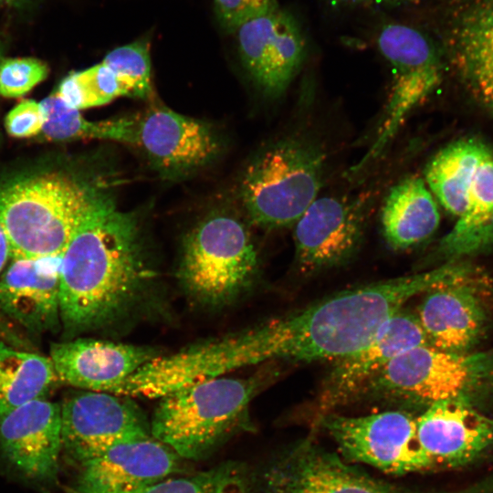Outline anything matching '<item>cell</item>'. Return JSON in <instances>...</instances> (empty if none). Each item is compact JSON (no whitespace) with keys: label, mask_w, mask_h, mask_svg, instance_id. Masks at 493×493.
<instances>
[{"label":"cell","mask_w":493,"mask_h":493,"mask_svg":"<svg viewBox=\"0 0 493 493\" xmlns=\"http://www.w3.org/2000/svg\"><path fill=\"white\" fill-rule=\"evenodd\" d=\"M58 381L50 357L0 341V418L28 402L46 398Z\"/></svg>","instance_id":"obj_25"},{"label":"cell","mask_w":493,"mask_h":493,"mask_svg":"<svg viewBox=\"0 0 493 493\" xmlns=\"http://www.w3.org/2000/svg\"><path fill=\"white\" fill-rule=\"evenodd\" d=\"M180 457L150 436L115 446L81 464L75 493H135L169 477Z\"/></svg>","instance_id":"obj_18"},{"label":"cell","mask_w":493,"mask_h":493,"mask_svg":"<svg viewBox=\"0 0 493 493\" xmlns=\"http://www.w3.org/2000/svg\"><path fill=\"white\" fill-rule=\"evenodd\" d=\"M325 159L320 146L302 139L284 140L259 154L240 185L250 219L267 228L295 225L317 198Z\"/></svg>","instance_id":"obj_6"},{"label":"cell","mask_w":493,"mask_h":493,"mask_svg":"<svg viewBox=\"0 0 493 493\" xmlns=\"http://www.w3.org/2000/svg\"><path fill=\"white\" fill-rule=\"evenodd\" d=\"M48 74L47 66L33 58L3 59L0 64V94L20 97L43 81Z\"/></svg>","instance_id":"obj_30"},{"label":"cell","mask_w":493,"mask_h":493,"mask_svg":"<svg viewBox=\"0 0 493 493\" xmlns=\"http://www.w3.org/2000/svg\"><path fill=\"white\" fill-rule=\"evenodd\" d=\"M99 189L64 173H45L0 186V224L12 257L62 255Z\"/></svg>","instance_id":"obj_3"},{"label":"cell","mask_w":493,"mask_h":493,"mask_svg":"<svg viewBox=\"0 0 493 493\" xmlns=\"http://www.w3.org/2000/svg\"><path fill=\"white\" fill-rule=\"evenodd\" d=\"M259 383L220 376L166 395L154 411L151 435L180 458H205L242 426Z\"/></svg>","instance_id":"obj_4"},{"label":"cell","mask_w":493,"mask_h":493,"mask_svg":"<svg viewBox=\"0 0 493 493\" xmlns=\"http://www.w3.org/2000/svg\"><path fill=\"white\" fill-rule=\"evenodd\" d=\"M40 103L45 112L41 133L48 140L100 139L135 145L136 116L90 121L56 94Z\"/></svg>","instance_id":"obj_26"},{"label":"cell","mask_w":493,"mask_h":493,"mask_svg":"<svg viewBox=\"0 0 493 493\" xmlns=\"http://www.w3.org/2000/svg\"><path fill=\"white\" fill-rule=\"evenodd\" d=\"M135 493H250L248 472L226 462L181 477H166Z\"/></svg>","instance_id":"obj_28"},{"label":"cell","mask_w":493,"mask_h":493,"mask_svg":"<svg viewBox=\"0 0 493 493\" xmlns=\"http://www.w3.org/2000/svg\"><path fill=\"white\" fill-rule=\"evenodd\" d=\"M321 422L349 460L399 475L432 469L417 438L416 417L408 413L327 414Z\"/></svg>","instance_id":"obj_9"},{"label":"cell","mask_w":493,"mask_h":493,"mask_svg":"<svg viewBox=\"0 0 493 493\" xmlns=\"http://www.w3.org/2000/svg\"><path fill=\"white\" fill-rule=\"evenodd\" d=\"M451 60L475 99L493 113V0H471L450 29Z\"/></svg>","instance_id":"obj_22"},{"label":"cell","mask_w":493,"mask_h":493,"mask_svg":"<svg viewBox=\"0 0 493 493\" xmlns=\"http://www.w3.org/2000/svg\"><path fill=\"white\" fill-rule=\"evenodd\" d=\"M128 87L131 97L147 99L152 93L150 43L146 38L118 47L101 61Z\"/></svg>","instance_id":"obj_29"},{"label":"cell","mask_w":493,"mask_h":493,"mask_svg":"<svg viewBox=\"0 0 493 493\" xmlns=\"http://www.w3.org/2000/svg\"><path fill=\"white\" fill-rule=\"evenodd\" d=\"M220 26L228 33L278 6L277 0H214Z\"/></svg>","instance_id":"obj_31"},{"label":"cell","mask_w":493,"mask_h":493,"mask_svg":"<svg viewBox=\"0 0 493 493\" xmlns=\"http://www.w3.org/2000/svg\"><path fill=\"white\" fill-rule=\"evenodd\" d=\"M3 59H4V58H3V57H2V47H1V44H0V64H1V62H2Z\"/></svg>","instance_id":"obj_36"},{"label":"cell","mask_w":493,"mask_h":493,"mask_svg":"<svg viewBox=\"0 0 493 493\" xmlns=\"http://www.w3.org/2000/svg\"><path fill=\"white\" fill-rule=\"evenodd\" d=\"M257 267V252L243 223L228 214L215 213L185 236L177 276L193 300L218 308L248 287Z\"/></svg>","instance_id":"obj_5"},{"label":"cell","mask_w":493,"mask_h":493,"mask_svg":"<svg viewBox=\"0 0 493 493\" xmlns=\"http://www.w3.org/2000/svg\"><path fill=\"white\" fill-rule=\"evenodd\" d=\"M418 318L398 311L360 350L336 360L320 394V409L327 410L366 389L370 382L395 356L427 344Z\"/></svg>","instance_id":"obj_20"},{"label":"cell","mask_w":493,"mask_h":493,"mask_svg":"<svg viewBox=\"0 0 493 493\" xmlns=\"http://www.w3.org/2000/svg\"><path fill=\"white\" fill-rule=\"evenodd\" d=\"M121 395L85 391L61 406L62 448L80 464L110 448L150 436L139 409Z\"/></svg>","instance_id":"obj_10"},{"label":"cell","mask_w":493,"mask_h":493,"mask_svg":"<svg viewBox=\"0 0 493 493\" xmlns=\"http://www.w3.org/2000/svg\"><path fill=\"white\" fill-rule=\"evenodd\" d=\"M376 42L390 65L392 81L373 142L351 169L353 172L365 168L383 152L409 113L433 92L442 78L438 52L418 29L404 24L387 23L380 29Z\"/></svg>","instance_id":"obj_8"},{"label":"cell","mask_w":493,"mask_h":493,"mask_svg":"<svg viewBox=\"0 0 493 493\" xmlns=\"http://www.w3.org/2000/svg\"><path fill=\"white\" fill-rule=\"evenodd\" d=\"M56 95L68 107L80 110L108 104L119 97H131V92L117 75L100 61L66 77Z\"/></svg>","instance_id":"obj_27"},{"label":"cell","mask_w":493,"mask_h":493,"mask_svg":"<svg viewBox=\"0 0 493 493\" xmlns=\"http://www.w3.org/2000/svg\"><path fill=\"white\" fill-rule=\"evenodd\" d=\"M8 259H11V249L9 241L0 224V274L5 267Z\"/></svg>","instance_id":"obj_33"},{"label":"cell","mask_w":493,"mask_h":493,"mask_svg":"<svg viewBox=\"0 0 493 493\" xmlns=\"http://www.w3.org/2000/svg\"><path fill=\"white\" fill-rule=\"evenodd\" d=\"M61 258L12 257L0 274V314L31 332L57 327Z\"/></svg>","instance_id":"obj_17"},{"label":"cell","mask_w":493,"mask_h":493,"mask_svg":"<svg viewBox=\"0 0 493 493\" xmlns=\"http://www.w3.org/2000/svg\"><path fill=\"white\" fill-rule=\"evenodd\" d=\"M455 265L348 289L257 326L265 362L338 360L365 346L412 297L453 281Z\"/></svg>","instance_id":"obj_2"},{"label":"cell","mask_w":493,"mask_h":493,"mask_svg":"<svg viewBox=\"0 0 493 493\" xmlns=\"http://www.w3.org/2000/svg\"><path fill=\"white\" fill-rule=\"evenodd\" d=\"M365 223L361 201L340 196L316 198L295 223L296 261L303 274L343 263L358 248Z\"/></svg>","instance_id":"obj_13"},{"label":"cell","mask_w":493,"mask_h":493,"mask_svg":"<svg viewBox=\"0 0 493 493\" xmlns=\"http://www.w3.org/2000/svg\"><path fill=\"white\" fill-rule=\"evenodd\" d=\"M266 493H417L373 477L314 445L303 443L266 474Z\"/></svg>","instance_id":"obj_16"},{"label":"cell","mask_w":493,"mask_h":493,"mask_svg":"<svg viewBox=\"0 0 493 493\" xmlns=\"http://www.w3.org/2000/svg\"><path fill=\"white\" fill-rule=\"evenodd\" d=\"M375 1L378 4L385 3V4L396 5V4H404V3L410 2L412 0H375Z\"/></svg>","instance_id":"obj_35"},{"label":"cell","mask_w":493,"mask_h":493,"mask_svg":"<svg viewBox=\"0 0 493 493\" xmlns=\"http://www.w3.org/2000/svg\"><path fill=\"white\" fill-rule=\"evenodd\" d=\"M383 236L395 250L406 249L431 236L440 223L435 198L425 182L410 175L388 193L381 214Z\"/></svg>","instance_id":"obj_24"},{"label":"cell","mask_w":493,"mask_h":493,"mask_svg":"<svg viewBox=\"0 0 493 493\" xmlns=\"http://www.w3.org/2000/svg\"><path fill=\"white\" fill-rule=\"evenodd\" d=\"M155 278L138 215L98 190L62 254L63 325L82 331L123 321L146 302Z\"/></svg>","instance_id":"obj_1"},{"label":"cell","mask_w":493,"mask_h":493,"mask_svg":"<svg viewBox=\"0 0 493 493\" xmlns=\"http://www.w3.org/2000/svg\"><path fill=\"white\" fill-rule=\"evenodd\" d=\"M451 215L456 222L440 242L446 256L462 257L493 246V148L475 139L466 178Z\"/></svg>","instance_id":"obj_21"},{"label":"cell","mask_w":493,"mask_h":493,"mask_svg":"<svg viewBox=\"0 0 493 493\" xmlns=\"http://www.w3.org/2000/svg\"><path fill=\"white\" fill-rule=\"evenodd\" d=\"M157 355L147 347L93 339L53 343L50 349L60 382L85 391L113 394Z\"/></svg>","instance_id":"obj_19"},{"label":"cell","mask_w":493,"mask_h":493,"mask_svg":"<svg viewBox=\"0 0 493 493\" xmlns=\"http://www.w3.org/2000/svg\"><path fill=\"white\" fill-rule=\"evenodd\" d=\"M163 176H184L211 163L219 138L208 123L154 105L136 116L135 145Z\"/></svg>","instance_id":"obj_11"},{"label":"cell","mask_w":493,"mask_h":493,"mask_svg":"<svg viewBox=\"0 0 493 493\" xmlns=\"http://www.w3.org/2000/svg\"><path fill=\"white\" fill-rule=\"evenodd\" d=\"M61 449L58 404L39 398L0 418V450L25 476L38 480L55 478Z\"/></svg>","instance_id":"obj_15"},{"label":"cell","mask_w":493,"mask_h":493,"mask_svg":"<svg viewBox=\"0 0 493 493\" xmlns=\"http://www.w3.org/2000/svg\"><path fill=\"white\" fill-rule=\"evenodd\" d=\"M419 444L431 467H455L474 461L493 447V419L469 401L431 404L416 417Z\"/></svg>","instance_id":"obj_14"},{"label":"cell","mask_w":493,"mask_h":493,"mask_svg":"<svg viewBox=\"0 0 493 493\" xmlns=\"http://www.w3.org/2000/svg\"><path fill=\"white\" fill-rule=\"evenodd\" d=\"M9 1H12V0H0V4H2L4 2H9Z\"/></svg>","instance_id":"obj_37"},{"label":"cell","mask_w":493,"mask_h":493,"mask_svg":"<svg viewBox=\"0 0 493 493\" xmlns=\"http://www.w3.org/2000/svg\"><path fill=\"white\" fill-rule=\"evenodd\" d=\"M418 320L429 345L465 353L480 339L486 314L474 292L455 281L433 288L420 306Z\"/></svg>","instance_id":"obj_23"},{"label":"cell","mask_w":493,"mask_h":493,"mask_svg":"<svg viewBox=\"0 0 493 493\" xmlns=\"http://www.w3.org/2000/svg\"><path fill=\"white\" fill-rule=\"evenodd\" d=\"M493 383V353H456L422 344L393 358L366 388L435 402L462 399Z\"/></svg>","instance_id":"obj_7"},{"label":"cell","mask_w":493,"mask_h":493,"mask_svg":"<svg viewBox=\"0 0 493 493\" xmlns=\"http://www.w3.org/2000/svg\"><path fill=\"white\" fill-rule=\"evenodd\" d=\"M45 112L40 102L26 100L16 104L6 115L7 132L16 138L35 136L42 131Z\"/></svg>","instance_id":"obj_32"},{"label":"cell","mask_w":493,"mask_h":493,"mask_svg":"<svg viewBox=\"0 0 493 493\" xmlns=\"http://www.w3.org/2000/svg\"><path fill=\"white\" fill-rule=\"evenodd\" d=\"M338 1H341L346 4H355V5L376 3L375 0H338Z\"/></svg>","instance_id":"obj_34"},{"label":"cell","mask_w":493,"mask_h":493,"mask_svg":"<svg viewBox=\"0 0 493 493\" xmlns=\"http://www.w3.org/2000/svg\"><path fill=\"white\" fill-rule=\"evenodd\" d=\"M236 33L242 63L252 79L267 95H282L306 57V41L297 20L278 6Z\"/></svg>","instance_id":"obj_12"}]
</instances>
